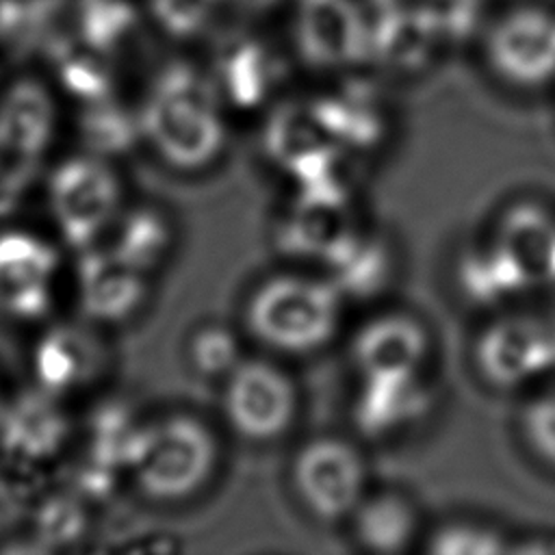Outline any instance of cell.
Listing matches in <instances>:
<instances>
[{"instance_id":"1","label":"cell","mask_w":555,"mask_h":555,"mask_svg":"<svg viewBox=\"0 0 555 555\" xmlns=\"http://www.w3.org/2000/svg\"><path fill=\"white\" fill-rule=\"evenodd\" d=\"M141 134L173 169L199 171L212 165L225 145V121L208 89L191 72L163 76L143 106Z\"/></svg>"},{"instance_id":"2","label":"cell","mask_w":555,"mask_h":555,"mask_svg":"<svg viewBox=\"0 0 555 555\" xmlns=\"http://www.w3.org/2000/svg\"><path fill=\"white\" fill-rule=\"evenodd\" d=\"M343 295L325 278L273 275L249 297L247 330L262 345L282 353H310L338 330Z\"/></svg>"},{"instance_id":"3","label":"cell","mask_w":555,"mask_h":555,"mask_svg":"<svg viewBox=\"0 0 555 555\" xmlns=\"http://www.w3.org/2000/svg\"><path fill=\"white\" fill-rule=\"evenodd\" d=\"M217 442L208 425L191 414H167L143 423L128 473L154 501H182L210 479Z\"/></svg>"},{"instance_id":"4","label":"cell","mask_w":555,"mask_h":555,"mask_svg":"<svg viewBox=\"0 0 555 555\" xmlns=\"http://www.w3.org/2000/svg\"><path fill=\"white\" fill-rule=\"evenodd\" d=\"M48 197L54 221L76 249L93 243L117 219L121 186L104 158L82 154L63 160L48 180Z\"/></svg>"},{"instance_id":"5","label":"cell","mask_w":555,"mask_h":555,"mask_svg":"<svg viewBox=\"0 0 555 555\" xmlns=\"http://www.w3.org/2000/svg\"><path fill=\"white\" fill-rule=\"evenodd\" d=\"M291 475L304 507L325 522L351 516L364 499V460L343 438L321 436L306 442L293 460Z\"/></svg>"},{"instance_id":"6","label":"cell","mask_w":555,"mask_h":555,"mask_svg":"<svg viewBox=\"0 0 555 555\" xmlns=\"http://www.w3.org/2000/svg\"><path fill=\"white\" fill-rule=\"evenodd\" d=\"M490 69L512 87L538 89L555 80V9L520 4L499 15L486 35Z\"/></svg>"},{"instance_id":"7","label":"cell","mask_w":555,"mask_h":555,"mask_svg":"<svg viewBox=\"0 0 555 555\" xmlns=\"http://www.w3.org/2000/svg\"><path fill=\"white\" fill-rule=\"evenodd\" d=\"M221 405L230 427L254 442L282 436L297 414L293 379L275 364L243 358L225 377Z\"/></svg>"},{"instance_id":"8","label":"cell","mask_w":555,"mask_h":555,"mask_svg":"<svg viewBox=\"0 0 555 555\" xmlns=\"http://www.w3.org/2000/svg\"><path fill=\"white\" fill-rule=\"evenodd\" d=\"M475 366L494 388L514 390L555 366V343L548 319L507 314L475 340Z\"/></svg>"},{"instance_id":"9","label":"cell","mask_w":555,"mask_h":555,"mask_svg":"<svg viewBox=\"0 0 555 555\" xmlns=\"http://www.w3.org/2000/svg\"><path fill=\"white\" fill-rule=\"evenodd\" d=\"M427 353L425 325L397 310L369 319L351 338V364L362 382L416 377Z\"/></svg>"},{"instance_id":"10","label":"cell","mask_w":555,"mask_h":555,"mask_svg":"<svg viewBox=\"0 0 555 555\" xmlns=\"http://www.w3.org/2000/svg\"><path fill=\"white\" fill-rule=\"evenodd\" d=\"M59 269L56 249L22 230L0 232V310L17 319H39L52 301Z\"/></svg>"},{"instance_id":"11","label":"cell","mask_w":555,"mask_h":555,"mask_svg":"<svg viewBox=\"0 0 555 555\" xmlns=\"http://www.w3.org/2000/svg\"><path fill=\"white\" fill-rule=\"evenodd\" d=\"M69 418L59 395L46 388L20 392L0 410V453L20 464H41L54 457L69 438Z\"/></svg>"},{"instance_id":"12","label":"cell","mask_w":555,"mask_h":555,"mask_svg":"<svg viewBox=\"0 0 555 555\" xmlns=\"http://www.w3.org/2000/svg\"><path fill=\"white\" fill-rule=\"evenodd\" d=\"M145 273L132 269L106 249H82L78 260V301L82 312L100 323L128 319L145 297Z\"/></svg>"},{"instance_id":"13","label":"cell","mask_w":555,"mask_h":555,"mask_svg":"<svg viewBox=\"0 0 555 555\" xmlns=\"http://www.w3.org/2000/svg\"><path fill=\"white\" fill-rule=\"evenodd\" d=\"M531 286L555 284V217L538 204L509 206L492 238Z\"/></svg>"},{"instance_id":"14","label":"cell","mask_w":555,"mask_h":555,"mask_svg":"<svg viewBox=\"0 0 555 555\" xmlns=\"http://www.w3.org/2000/svg\"><path fill=\"white\" fill-rule=\"evenodd\" d=\"M431 405V395L421 375L405 379L362 382L353 403L356 427L371 436H392L421 421Z\"/></svg>"},{"instance_id":"15","label":"cell","mask_w":555,"mask_h":555,"mask_svg":"<svg viewBox=\"0 0 555 555\" xmlns=\"http://www.w3.org/2000/svg\"><path fill=\"white\" fill-rule=\"evenodd\" d=\"M54 121L52 100L41 87L15 85L0 100V154L37 160L52 141Z\"/></svg>"},{"instance_id":"16","label":"cell","mask_w":555,"mask_h":555,"mask_svg":"<svg viewBox=\"0 0 555 555\" xmlns=\"http://www.w3.org/2000/svg\"><path fill=\"white\" fill-rule=\"evenodd\" d=\"M98 371V347L74 325H59L43 334L35 349V375L41 388L63 395L87 384Z\"/></svg>"},{"instance_id":"17","label":"cell","mask_w":555,"mask_h":555,"mask_svg":"<svg viewBox=\"0 0 555 555\" xmlns=\"http://www.w3.org/2000/svg\"><path fill=\"white\" fill-rule=\"evenodd\" d=\"M264 152L286 173L295 176L319 154L338 145L327 134L312 104H286L264 126Z\"/></svg>"},{"instance_id":"18","label":"cell","mask_w":555,"mask_h":555,"mask_svg":"<svg viewBox=\"0 0 555 555\" xmlns=\"http://www.w3.org/2000/svg\"><path fill=\"white\" fill-rule=\"evenodd\" d=\"M327 280L343 297H373L382 291L392 273V260L384 241L362 234L358 228L323 262Z\"/></svg>"},{"instance_id":"19","label":"cell","mask_w":555,"mask_h":555,"mask_svg":"<svg viewBox=\"0 0 555 555\" xmlns=\"http://www.w3.org/2000/svg\"><path fill=\"white\" fill-rule=\"evenodd\" d=\"M358 542L373 553H401L416 535L418 518L414 505L401 492L364 494L351 514Z\"/></svg>"},{"instance_id":"20","label":"cell","mask_w":555,"mask_h":555,"mask_svg":"<svg viewBox=\"0 0 555 555\" xmlns=\"http://www.w3.org/2000/svg\"><path fill=\"white\" fill-rule=\"evenodd\" d=\"M353 230L356 225L349 223L347 206L299 199L282 223L280 245L291 254L325 262Z\"/></svg>"},{"instance_id":"21","label":"cell","mask_w":555,"mask_h":555,"mask_svg":"<svg viewBox=\"0 0 555 555\" xmlns=\"http://www.w3.org/2000/svg\"><path fill=\"white\" fill-rule=\"evenodd\" d=\"M334 143L347 150H369L384 141L382 106L362 91H343L312 104Z\"/></svg>"},{"instance_id":"22","label":"cell","mask_w":555,"mask_h":555,"mask_svg":"<svg viewBox=\"0 0 555 555\" xmlns=\"http://www.w3.org/2000/svg\"><path fill=\"white\" fill-rule=\"evenodd\" d=\"M171 247V223L167 217L150 206H137L115 219V232L108 249L145 273L158 267Z\"/></svg>"},{"instance_id":"23","label":"cell","mask_w":555,"mask_h":555,"mask_svg":"<svg viewBox=\"0 0 555 555\" xmlns=\"http://www.w3.org/2000/svg\"><path fill=\"white\" fill-rule=\"evenodd\" d=\"M460 286L473 301L483 306L501 304L529 288L525 278L494 241L462 258Z\"/></svg>"},{"instance_id":"24","label":"cell","mask_w":555,"mask_h":555,"mask_svg":"<svg viewBox=\"0 0 555 555\" xmlns=\"http://www.w3.org/2000/svg\"><path fill=\"white\" fill-rule=\"evenodd\" d=\"M143 423L126 405L104 403L89 421V455L115 470H128Z\"/></svg>"},{"instance_id":"25","label":"cell","mask_w":555,"mask_h":555,"mask_svg":"<svg viewBox=\"0 0 555 555\" xmlns=\"http://www.w3.org/2000/svg\"><path fill=\"white\" fill-rule=\"evenodd\" d=\"M80 132L89 154L100 158L126 154L143 139L141 119L108 102H91L80 119Z\"/></svg>"},{"instance_id":"26","label":"cell","mask_w":555,"mask_h":555,"mask_svg":"<svg viewBox=\"0 0 555 555\" xmlns=\"http://www.w3.org/2000/svg\"><path fill=\"white\" fill-rule=\"evenodd\" d=\"M87 527L82 499L74 492L46 496L35 512L37 538L48 546H65L76 542Z\"/></svg>"},{"instance_id":"27","label":"cell","mask_w":555,"mask_h":555,"mask_svg":"<svg viewBox=\"0 0 555 555\" xmlns=\"http://www.w3.org/2000/svg\"><path fill=\"white\" fill-rule=\"evenodd\" d=\"M427 551L434 555H501L509 551L505 538L481 522H447L429 535Z\"/></svg>"},{"instance_id":"28","label":"cell","mask_w":555,"mask_h":555,"mask_svg":"<svg viewBox=\"0 0 555 555\" xmlns=\"http://www.w3.org/2000/svg\"><path fill=\"white\" fill-rule=\"evenodd\" d=\"M189 358L206 377H225L241 360L238 340L225 325H204L189 340Z\"/></svg>"},{"instance_id":"29","label":"cell","mask_w":555,"mask_h":555,"mask_svg":"<svg viewBox=\"0 0 555 555\" xmlns=\"http://www.w3.org/2000/svg\"><path fill=\"white\" fill-rule=\"evenodd\" d=\"M520 427L531 451L555 468V395H540L522 408Z\"/></svg>"},{"instance_id":"30","label":"cell","mask_w":555,"mask_h":555,"mask_svg":"<svg viewBox=\"0 0 555 555\" xmlns=\"http://www.w3.org/2000/svg\"><path fill=\"white\" fill-rule=\"evenodd\" d=\"M35 169L37 160H22L0 154V217H7L17 208Z\"/></svg>"},{"instance_id":"31","label":"cell","mask_w":555,"mask_h":555,"mask_svg":"<svg viewBox=\"0 0 555 555\" xmlns=\"http://www.w3.org/2000/svg\"><path fill=\"white\" fill-rule=\"evenodd\" d=\"M548 325H551V334H553V343H555V312L548 317Z\"/></svg>"},{"instance_id":"32","label":"cell","mask_w":555,"mask_h":555,"mask_svg":"<svg viewBox=\"0 0 555 555\" xmlns=\"http://www.w3.org/2000/svg\"><path fill=\"white\" fill-rule=\"evenodd\" d=\"M0 410H2V401H0Z\"/></svg>"}]
</instances>
